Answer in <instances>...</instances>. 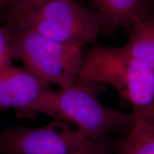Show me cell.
Masks as SVG:
<instances>
[{
	"label": "cell",
	"mask_w": 154,
	"mask_h": 154,
	"mask_svg": "<svg viewBox=\"0 0 154 154\" xmlns=\"http://www.w3.org/2000/svg\"><path fill=\"white\" fill-rule=\"evenodd\" d=\"M13 59L11 36L0 26V71L11 64Z\"/></svg>",
	"instance_id": "cell-10"
},
{
	"label": "cell",
	"mask_w": 154,
	"mask_h": 154,
	"mask_svg": "<svg viewBox=\"0 0 154 154\" xmlns=\"http://www.w3.org/2000/svg\"><path fill=\"white\" fill-rule=\"evenodd\" d=\"M57 119L75 123L90 139L108 143L112 131L132 129L137 117L106 107L97 99L90 85L76 84L61 88L56 95Z\"/></svg>",
	"instance_id": "cell-5"
},
{
	"label": "cell",
	"mask_w": 154,
	"mask_h": 154,
	"mask_svg": "<svg viewBox=\"0 0 154 154\" xmlns=\"http://www.w3.org/2000/svg\"><path fill=\"white\" fill-rule=\"evenodd\" d=\"M107 83L128 99L138 113L154 103V69L131 57L124 47L96 45L84 59L74 84Z\"/></svg>",
	"instance_id": "cell-1"
},
{
	"label": "cell",
	"mask_w": 154,
	"mask_h": 154,
	"mask_svg": "<svg viewBox=\"0 0 154 154\" xmlns=\"http://www.w3.org/2000/svg\"><path fill=\"white\" fill-rule=\"evenodd\" d=\"M13 59L49 83L66 88L74 84L82 68L80 47L61 43L15 26L11 35Z\"/></svg>",
	"instance_id": "cell-3"
},
{
	"label": "cell",
	"mask_w": 154,
	"mask_h": 154,
	"mask_svg": "<svg viewBox=\"0 0 154 154\" xmlns=\"http://www.w3.org/2000/svg\"><path fill=\"white\" fill-rule=\"evenodd\" d=\"M114 144L118 154H154V126L137 119L128 136Z\"/></svg>",
	"instance_id": "cell-9"
},
{
	"label": "cell",
	"mask_w": 154,
	"mask_h": 154,
	"mask_svg": "<svg viewBox=\"0 0 154 154\" xmlns=\"http://www.w3.org/2000/svg\"><path fill=\"white\" fill-rule=\"evenodd\" d=\"M124 49L138 62L154 69V19L134 25Z\"/></svg>",
	"instance_id": "cell-8"
},
{
	"label": "cell",
	"mask_w": 154,
	"mask_h": 154,
	"mask_svg": "<svg viewBox=\"0 0 154 154\" xmlns=\"http://www.w3.org/2000/svg\"><path fill=\"white\" fill-rule=\"evenodd\" d=\"M137 119L154 126V103L151 106L138 113H134Z\"/></svg>",
	"instance_id": "cell-11"
},
{
	"label": "cell",
	"mask_w": 154,
	"mask_h": 154,
	"mask_svg": "<svg viewBox=\"0 0 154 154\" xmlns=\"http://www.w3.org/2000/svg\"><path fill=\"white\" fill-rule=\"evenodd\" d=\"M15 26L61 43L81 47L95 42L104 19L76 0H45L14 11Z\"/></svg>",
	"instance_id": "cell-2"
},
{
	"label": "cell",
	"mask_w": 154,
	"mask_h": 154,
	"mask_svg": "<svg viewBox=\"0 0 154 154\" xmlns=\"http://www.w3.org/2000/svg\"><path fill=\"white\" fill-rule=\"evenodd\" d=\"M104 19L109 32L121 27H133L143 21L154 19V0H94Z\"/></svg>",
	"instance_id": "cell-7"
},
{
	"label": "cell",
	"mask_w": 154,
	"mask_h": 154,
	"mask_svg": "<svg viewBox=\"0 0 154 154\" xmlns=\"http://www.w3.org/2000/svg\"><path fill=\"white\" fill-rule=\"evenodd\" d=\"M113 146L90 139L55 120L41 127L9 126L0 129V154H111Z\"/></svg>",
	"instance_id": "cell-4"
},
{
	"label": "cell",
	"mask_w": 154,
	"mask_h": 154,
	"mask_svg": "<svg viewBox=\"0 0 154 154\" xmlns=\"http://www.w3.org/2000/svg\"><path fill=\"white\" fill-rule=\"evenodd\" d=\"M44 1L45 0H14L13 11L32 7Z\"/></svg>",
	"instance_id": "cell-12"
},
{
	"label": "cell",
	"mask_w": 154,
	"mask_h": 154,
	"mask_svg": "<svg viewBox=\"0 0 154 154\" xmlns=\"http://www.w3.org/2000/svg\"><path fill=\"white\" fill-rule=\"evenodd\" d=\"M49 84L25 67H6L0 71V112L13 109L19 118L42 113L56 120L57 92Z\"/></svg>",
	"instance_id": "cell-6"
}]
</instances>
